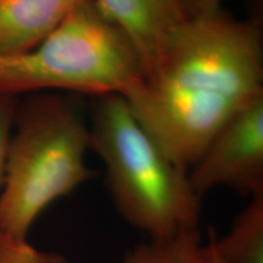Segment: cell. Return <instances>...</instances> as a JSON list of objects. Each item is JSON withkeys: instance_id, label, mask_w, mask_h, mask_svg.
<instances>
[{"instance_id": "5", "label": "cell", "mask_w": 263, "mask_h": 263, "mask_svg": "<svg viewBox=\"0 0 263 263\" xmlns=\"http://www.w3.org/2000/svg\"><path fill=\"white\" fill-rule=\"evenodd\" d=\"M188 177L201 197L218 186L250 197L263 194V94L226 121Z\"/></svg>"}, {"instance_id": "7", "label": "cell", "mask_w": 263, "mask_h": 263, "mask_svg": "<svg viewBox=\"0 0 263 263\" xmlns=\"http://www.w3.org/2000/svg\"><path fill=\"white\" fill-rule=\"evenodd\" d=\"M81 0H0V58L31 50Z\"/></svg>"}, {"instance_id": "4", "label": "cell", "mask_w": 263, "mask_h": 263, "mask_svg": "<svg viewBox=\"0 0 263 263\" xmlns=\"http://www.w3.org/2000/svg\"><path fill=\"white\" fill-rule=\"evenodd\" d=\"M144 77L136 48L94 0H81L37 47L0 58V95H123Z\"/></svg>"}, {"instance_id": "1", "label": "cell", "mask_w": 263, "mask_h": 263, "mask_svg": "<svg viewBox=\"0 0 263 263\" xmlns=\"http://www.w3.org/2000/svg\"><path fill=\"white\" fill-rule=\"evenodd\" d=\"M257 22L226 10L188 18L155 68L122 97L179 168L188 171L229 117L263 94Z\"/></svg>"}, {"instance_id": "12", "label": "cell", "mask_w": 263, "mask_h": 263, "mask_svg": "<svg viewBox=\"0 0 263 263\" xmlns=\"http://www.w3.org/2000/svg\"><path fill=\"white\" fill-rule=\"evenodd\" d=\"M186 18L211 14L222 9V0H180Z\"/></svg>"}, {"instance_id": "2", "label": "cell", "mask_w": 263, "mask_h": 263, "mask_svg": "<svg viewBox=\"0 0 263 263\" xmlns=\"http://www.w3.org/2000/svg\"><path fill=\"white\" fill-rule=\"evenodd\" d=\"M89 149L106 167L117 211L151 240L197 229L201 196L139 123L122 95L97 98Z\"/></svg>"}, {"instance_id": "9", "label": "cell", "mask_w": 263, "mask_h": 263, "mask_svg": "<svg viewBox=\"0 0 263 263\" xmlns=\"http://www.w3.org/2000/svg\"><path fill=\"white\" fill-rule=\"evenodd\" d=\"M122 263H203L201 234L195 229L170 239H149L128 251Z\"/></svg>"}, {"instance_id": "10", "label": "cell", "mask_w": 263, "mask_h": 263, "mask_svg": "<svg viewBox=\"0 0 263 263\" xmlns=\"http://www.w3.org/2000/svg\"><path fill=\"white\" fill-rule=\"evenodd\" d=\"M0 263H68L62 256L41 251L27 240H16L0 233Z\"/></svg>"}, {"instance_id": "11", "label": "cell", "mask_w": 263, "mask_h": 263, "mask_svg": "<svg viewBox=\"0 0 263 263\" xmlns=\"http://www.w3.org/2000/svg\"><path fill=\"white\" fill-rule=\"evenodd\" d=\"M17 107V97L0 95V186L4 178L6 149L14 128Z\"/></svg>"}, {"instance_id": "3", "label": "cell", "mask_w": 263, "mask_h": 263, "mask_svg": "<svg viewBox=\"0 0 263 263\" xmlns=\"http://www.w3.org/2000/svg\"><path fill=\"white\" fill-rule=\"evenodd\" d=\"M88 150L89 127L71 99L43 94L17 107L0 193V233L27 240L51 203L94 177Z\"/></svg>"}, {"instance_id": "6", "label": "cell", "mask_w": 263, "mask_h": 263, "mask_svg": "<svg viewBox=\"0 0 263 263\" xmlns=\"http://www.w3.org/2000/svg\"><path fill=\"white\" fill-rule=\"evenodd\" d=\"M94 2L136 48L144 68V77L155 68L171 37L188 20L180 0Z\"/></svg>"}, {"instance_id": "8", "label": "cell", "mask_w": 263, "mask_h": 263, "mask_svg": "<svg viewBox=\"0 0 263 263\" xmlns=\"http://www.w3.org/2000/svg\"><path fill=\"white\" fill-rule=\"evenodd\" d=\"M250 199L229 232L221 238L215 234V248L222 263H263V194Z\"/></svg>"}, {"instance_id": "13", "label": "cell", "mask_w": 263, "mask_h": 263, "mask_svg": "<svg viewBox=\"0 0 263 263\" xmlns=\"http://www.w3.org/2000/svg\"><path fill=\"white\" fill-rule=\"evenodd\" d=\"M209 233V240H207L206 244H203V263H222L215 248L216 232L211 228Z\"/></svg>"}]
</instances>
